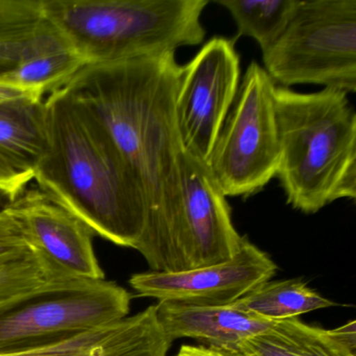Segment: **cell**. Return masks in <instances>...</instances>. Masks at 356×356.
<instances>
[{
  "label": "cell",
  "instance_id": "obj_1",
  "mask_svg": "<svg viewBox=\"0 0 356 356\" xmlns=\"http://www.w3.org/2000/svg\"><path fill=\"white\" fill-rule=\"evenodd\" d=\"M181 72L170 51L87 64L62 87L107 129L143 186L147 224L135 250L154 272L168 253L181 207L184 147L176 112Z\"/></svg>",
  "mask_w": 356,
  "mask_h": 356
},
{
  "label": "cell",
  "instance_id": "obj_2",
  "mask_svg": "<svg viewBox=\"0 0 356 356\" xmlns=\"http://www.w3.org/2000/svg\"><path fill=\"white\" fill-rule=\"evenodd\" d=\"M47 149L33 172L37 187L95 235L135 249L147 203L138 178L97 116L63 88L44 99Z\"/></svg>",
  "mask_w": 356,
  "mask_h": 356
},
{
  "label": "cell",
  "instance_id": "obj_3",
  "mask_svg": "<svg viewBox=\"0 0 356 356\" xmlns=\"http://www.w3.org/2000/svg\"><path fill=\"white\" fill-rule=\"evenodd\" d=\"M279 158L276 177L293 209L314 214L356 197V114L343 91L275 89Z\"/></svg>",
  "mask_w": 356,
  "mask_h": 356
},
{
  "label": "cell",
  "instance_id": "obj_4",
  "mask_svg": "<svg viewBox=\"0 0 356 356\" xmlns=\"http://www.w3.org/2000/svg\"><path fill=\"white\" fill-rule=\"evenodd\" d=\"M208 5L209 0H41V11L86 64H101L201 44Z\"/></svg>",
  "mask_w": 356,
  "mask_h": 356
},
{
  "label": "cell",
  "instance_id": "obj_5",
  "mask_svg": "<svg viewBox=\"0 0 356 356\" xmlns=\"http://www.w3.org/2000/svg\"><path fill=\"white\" fill-rule=\"evenodd\" d=\"M132 296L113 281H51L0 303V356L43 349L128 316Z\"/></svg>",
  "mask_w": 356,
  "mask_h": 356
},
{
  "label": "cell",
  "instance_id": "obj_6",
  "mask_svg": "<svg viewBox=\"0 0 356 356\" xmlns=\"http://www.w3.org/2000/svg\"><path fill=\"white\" fill-rule=\"evenodd\" d=\"M282 87L322 85L356 91V0H300L278 40L262 53Z\"/></svg>",
  "mask_w": 356,
  "mask_h": 356
},
{
  "label": "cell",
  "instance_id": "obj_7",
  "mask_svg": "<svg viewBox=\"0 0 356 356\" xmlns=\"http://www.w3.org/2000/svg\"><path fill=\"white\" fill-rule=\"evenodd\" d=\"M274 81L252 62L212 149L208 168L226 197L261 191L278 172Z\"/></svg>",
  "mask_w": 356,
  "mask_h": 356
},
{
  "label": "cell",
  "instance_id": "obj_8",
  "mask_svg": "<svg viewBox=\"0 0 356 356\" xmlns=\"http://www.w3.org/2000/svg\"><path fill=\"white\" fill-rule=\"evenodd\" d=\"M181 207L176 230L158 272L180 273L232 258L243 236L209 168L186 151L181 156Z\"/></svg>",
  "mask_w": 356,
  "mask_h": 356
},
{
  "label": "cell",
  "instance_id": "obj_9",
  "mask_svg": "<svg viewBox=\"0 0 356 356\" xmlns=\"http://www.w3.org/2000/svg\"><path fill=\"white\" fill-rule=\"evenodd\" d=\"M241 84L234 41L210 39L182 66L176 112L184 151L208 166L212 149Z\"/></svg>",
  "mask_w": 356,
  "mask_h": 356
},
{
  "label": "cell",
  "instance_id": "obj_10",
  "mask_svg": "<svg viewBox=\"0 0 356 356\" xmlns=\"http://www.w3.org/2000/svg\"><path fill=\"white\" fill-rule=\"evenodd\" d=\"M22 227L49 282L103 280L93 248L95 233L38 187H26L3 206Z\"/></svg>",
  "mask_w": 356,
  "mask_h": 356
},
{
  "label": "cell",
  "instance_id": "obj_11",
  "mask_svg": "<svg viewBox=\"0 0 356 356\" xmlns=\"http://www.w3.org/2000/svg\"><path fill=\"white\" fill-rule=\"evenodd\" d=\"M277 270L272 258L243 236L238 252L220 264L180 273L134 274L130 285L140 297L193 306L234 303Z\"/></svg>",
  "mask_w": 356,
  "mask_h": 356
},
{
  "label": "cell",
  "instance_id": "obj_12",
  "mask_svg": "<svg viewBox=\"0 0 356 356\" xmlns=\"http://www.w3.org/2000/svg\"><path fill=\"white\" fill-rule=\"evenodd\" d=\"M172 343L152 305L62 343L8 356H166Z\"/></svg>",
  "mask_w": 356,
  "mask_h": 356
},
{
  "label": "cell",
  "instance_id": "obj_13",
  "mask_svg": "<svg viewBox=\"0 0 356 356\" xmlns=\"http://www.w3.org/2000/svg\"><path fill=\"white\" fill-rule=\"evenodd\" d=\"M157 316L170 341L191 337L207 341L208 347L222 351H231L274 323L238 309L232 304L193 306L159 302Z\"/></svg>",
  "mask_w": 356,
  "mask_h": 356
},
{
  "label": "cell",
  "instance_id": "obj_14",
  "mask_svg": "<svg viewBox=\"0 0 356 356\" xmlns=\"http://www.w3.org/2000/svg\"><path fill=\"white\" fill-rule=\"evenodd\" d=\"M226 352L234 356H356L355 321L335 329L312 326L298 318L277 321Z\"/></svg>",
  "mask_w": 356,
  "mask_h": 356
},
{
  "label": "cell",
  "instance_id": "obj_15",
  "mask_svg": "<svg viewBox=\"0 0 356 356\" xmlns=\"http://www.w3.org/2000/svg\"><path fill=\"white\" fill-rule=\"evenodd\" d=\"M85 65L74 47L42 18L16 67L0 78L45 97L62 88Z\"/></svg>",
  "mask_w": 356,
  "mask_h": 356
},
{
  "label": "cell",
  "instance_id": "obj_16",
  "mask_svg": "<svg viewBox=\"0 0 356 356\" xmlns=\"http://www.w3.org/2000/svg\"><path fill=\"white\" fill-rule=\"evenodd\" d=\"M44 99L0 102V161L32 178L47 149Z\"/></svg>",
  "mask_w": 356,
  "mask_h": 356
},
{
  "label": "cell",
  "instance_id": "obj_17",
  "mask_svg": "<svg viewBox=\"0 0 356 356\" xmlns=\"http://www.w3.org/2000/svg\"><path fill=\"white\" fill-rule=\"evenodd\" d=\"M235 307L270 322L298 318L334 306L302 279L266 281L232 303Z\"/></svg>",
  "mask_w": 356,
  "mask_h": 356
},
{
  "label": "cell",
  "instance_id": "obj_18",
  "mask_svg": "<svg viewBox=\"0 0 356 356\" xmlns=\"http://www.w3.org/2000/svg\"><path fill=\"white\" fill-rule=\"evenodd\" d=\"M300 0H216L234 19L237 36L254 39L262 53L282 35Z\"/></svg>",
  "mask_w": 356,
  "mask_h": 356
},
{
  "label": "cell",
  "instance_id": "obj_19",
  "mask_svg": "<svg viewBox=\"0 0 356 356\" xmlns=\"http://www.w3.org/2000/svg\"><path fill=\"white\" fill-rule=\"evenodd\" d=\"M49 282L42 264L32 247L0 258V303Z\"/></svg>",
  "mask_w": 356,
  "mask_h": 356
},
{
  "label": "cell",
  "instance_id": "obj_20",
  "mask_svg": "<svg viewBox=\"0 0 356 356\" xmlns=\"http://www.w3.org/2000/svg\"><path fill=\"white\" fill-rule=\"evenodd\" d=\"M42 18L41 0H0V37L32 34Z\"/></svg>",
  "mask_w": 356,
  "mask_h": 356
},
{
  "label": "cell",
  "instance_id": "obj_21",
  "mask_svg": "<svg viewBox=\"0 0 356 356\" xmlns=\"http://www.w3.org/2000/svg\"><path fill=\"white\" fill-rule=\"evenodd\" d=\"M31 248L17 220L5 209H0V258L22 253Z\"/></svg>",
  "mask_w": 356,
  "mask_h": 356
},
{
  "label": "cell",
  "instance_id": "obj_22",
  "mask_svg": "<svg viewBox=\"0 0 356 356\" xmlns=\"http://www.w3.org/2000/svg\"><path fill=\"white\" fill-rule=\"evenodd\" d=\"M34 32L26 36L0 37V76L16 67L26 41Z\"/></svg>",
  "mask_w": 356,
  "mask_h": 356
},
{
  "label": "cell",
  "instance_id": "obj_23",
  "mask_svg": "<svg viewBox=\"0 0 356 356\" xmlns=\"http://www.w3.org/2000/svg\"><path fill=\"white\" fill-rule=\"evenodd\" d=\"M32 181V177L19 174L0 161V195L12 200L26 188Z\"/></svg>",
  "mask_w": 356,
  "mask_h": 356
},
{
  "label": "cell",
  "instance_id": "obj_24",
  "mask_svg": "<svg viewBox=\"0 0 356 356\" xmlns=\"http://www.w3.org/2000/svg\"><path fill=\"white\" fill-rule=\"evenodd\" d=\"M18 99H45L38 93L22 88L9 81L0 78V102L12 101Z\"/></svg>",
  "mask_w": 356,
  "mask_h": 356
},
{
  "label": "cell",
  "instance_id": "obj_25",
  "mask_svg": "<svg viewBox=\"0 0 356 356\" xmlns=\"http://www.w3.org/2000/svg\"><path fill=\"white\" fill-rule=\"evenodd\" d=\"M175 356H234L229 352L206 346L183 345Z\"/></svg>",
  "mask_w": 356,
  "mask_h": 356
}]
</instances>
